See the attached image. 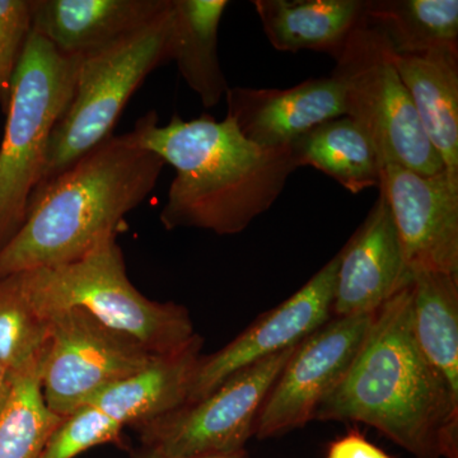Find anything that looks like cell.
Wrapping results in <instances>:
<instances>
[{
    "label": "cell",
    "mask_w": 458,
    "mask_h": 458,
    "mask_svg": "<svg viewBox=\"0 0 458 458\" xmlns=\"http://www.w3.org/2000/svg\"><path fill=\"white\" fill-rule=\"evenodd\" d=\"M313 420L366 424L412 458H458V399L419 348L411 284L372 313L357 357Z\"/></svg>",
    "instance_id": "obj_1"
},
{
    "label": "cell",
    "mask_w": 458,
    "mask_h": 458,
    "mask_svg": "<svg viewBox=\"0 0 458 458\" xmlns=\"http://www.w3.org/2000/svg\"><path fill=\"white\" fill-rule=\"evenodd\" d=\"M144 149L174 168V179L162 209L167 231L197 228L219 236L245 231L278 200L297 170L291 148H267L247 140L233 120L210 114L158 125L149 111L135 123Z\"/></svg>",
    "instance_id": "obj_2"
},
{
    "label": "cell",
    "mask_w": 458,
    "mask_h": 458,
    "mask_svg": "<svg viewBox=\"0 0 458 458\" xmlns=\"http://www.w3.org/2000/svg\"><path fill=\"white\" fill-rule=\"evenodd\" d=\"M165 165L132 131L108 138L33 190L22 227L0 250V278L73 262L117 238Z\"/></svg>",
    "instance_id": "obj_3"
},
{
    "label": "cell",
    "mask_w": 458,
    "mask_h": 458,
    "mask_svg": "<svg viewBox=\"0 0 458 458\" xmlns=\"http://www.w3.org/2000/svg\"><path fill=\"white\" fill-rule=\"evenodd\" d=\"M16 276L44 318L64 310H83L107 327L137 340L152 355L182 351L199 336L185 307L156 302L131 284L116 238L73 262Z\"/></svg>",
    "instance_id": "obj_4"
},
{
    "label": "cell",
    "mask_w": 458,
    "mask_h": 458,
    "mask_svg": "<svg viewBox=\"0 0 458 458\" xmlns=\"http://www.w3.org/2000/svg\"><path fill=\"white\" fill-rule=\"evenodd\" d=\"M174 38L171 0L170 7L140 31L81 59L73 98L51 134L36 189L113 137L132 93L155 69L171 62Z\"/></svg>",
    "instance_id": "obj_5"
},
{
    "label": "cell",
    "mask_w": 458,
    "mask_h": 458,
    "mask_svg": "<svg viewBox=\"0 0 458 458\" xmlns=\"http://www.w3.org/2000/svg\"><path fill=\"white\" fill-rule=\"evenodd\" d=\"M80 57L62 55L31 31L9 84L0 147V250L25 222L51 134L74 95Z\"/></svg>",
    "instance_id": "obj_6"
},
{
    "label": "cell",
    "mask_w": 458,
    "mask_h": 458,
    "mask_svg": "<svg viewBox=\"0 0 458 458\" xmlns=\"http://www.w3.org/2000/svg\"><path fill=\"white\" fill-rule=\"evenodd\" d=\"M331 75L342 87L346 116L369 134L384 165H399L427 176L445 171L401 81L393 47L367 17L352 33Z\"/></svg>",
    "instance_id": "obj_7"
},
{
    "label": "cell",
    "mask_w": 458,
    "mask_h": 458,
    "mask_svg": "<svg viewBox=\"0 0 458 458\" xmlns=\"http://www.w3.org/2000/svg\"><path fill=\"white\" fill-rule=\"evenodd\" d=\"M297 345L238 370L204 399L135 427L144 450L182 458L246 450L262 405Z\"/></svg>",
    "instance_id": "obj_8"
},
{
    "label": "cell",
    "mask_w": 458,
    "mask_h": 458,
    "mask_svg": "<svg viewBox=\"0 0 458 458\" xmlns=\"http://www.w3.org/2000/svg\"><path fill=\"white\" fill-rule=\"evenodd\" d=\"M47 318L50 336L41 364V390L45 403L59 417H68L157 357L83 310H64Z\"/></svg>",
    "instance_id": "obj_9"
},
{
    "label": "cell",
    "mask_w": 458,
    "mask_h": 458,
    "mask_svg": "<svg viewBox=\"0 0 458 458\" xmlns=\"http://www.w3.org/2000/svg\"><path fill=\"white\" fill-rule=\"evenodd\" d=\"M370 318H333L295 346L262 405L255 437L276 438L313 421L319 403L357 357Z\"/></svg>",
    "instance_id": "obj_10"
},
{
    "label": "cell",
    "mask_w": 458,
    "mask_h": 458,
    "mask_svg": "<svg viewBox=\"0 0 458 458\" xmlns=\"http://www.w3.org/2000/svg\"><path fill=\"white\" fill-rule=\"evenodd\" d=\"M339 255L284 302L258 318L221 351L201 355L188 403L212 394L228 377L286 351L333 318Z\"/></svg>",
    "instance_id": "obj_11"
},
{
    "label": "cell",
    "mask_w": 458,
    "mask_h": 458,
    "mask_svg": "<svg viewBox=\"0 0 458 458\" xmlns=\"http://www.w3.org/2000/svg\"><path fill=\"white\" fill-rule=\"evenodd\" d=\"M379 190L386 195L406 265L419 271L458 276V176H427L385 165Z\"/></svg>",
    "instance_id": "obj_12"
},
{
    "label": "cell",
    "mask_w": 458,
    "mask_h": 458,
    "mask_svg": "<svg viewBox=\"0 0 458 458\" xmlns=\"http://www.w3.org/2000/svg\"><path fill=\"white\" fill-rule=\"evenodd\" d=\"M333 318L372 315L411 284L399 233L384 192L339 252Z\"/></svg>",
    "instance_id": "obj_13"
},
{
    "label": "cell",
    "mask_w": 458,
    "mask_h": 458,
    "mask_svg": "<svg viewBox=\"0 0 458 458\" xmlns=\"http://www.w3.org/2000/svg\"><path fill=\"white\" fill-rule=\"evenodd\" d=\"M227 116L261 147H288L319 123L345 114L343 90L333 75L310 78L286 89L229 87Z\"/></svg>",
    "instance_id": "obj_14"
},
{
    "label": "cell",
    "mask_w": 458,
    "mask_h": 458,
    "mask_svg": "<svg viewBox=\"0 0 458 458\" xmlns=\"http://www.w3.org/2000/svg\"><path fill=\"white\" fill-rule=\"evenodd\" d=\"M171 0H31L32 31L62 55L89 56L140 31Z\"/></svg>",
    "instance_id": "obj_15"
},
{
    "label": "cell",
    "mask_w": 458,
    "mask_h": 458,
    "mask_svg": "<svg viewBox=\"0 0 458 458\" xmlns=\"http://www.w3.org/2000/svg\"><path fill=\"white\" fill-rule=\"evenodd\" d=\"M201 348L203 339L198 336L182 351L157 355L140 372L101 391L89 403L123 428L164 417L188 403Z\"/></svg>",
    "instance_id": "obj_16"
},
{
    "label": "cell",
    "mask_w": 458,
    "mask_h": 458,
    "mask_svg": "<svg viewBox=\"0 0 458 458\" xmlns=\"http://www.w3.org/2000/svg\"><path fill=\"white\" fill-rule=\"evenodd\" d=\"M252 4L274 49L316 51L336 60L366 18L367 0H255Z\"/></svg>",
    "instance_id": "obj_17"
},
{
    "label": "cell",
    "mask_w": 458,
    "mask_h": 458,
    "mask_svg": "<svg viewBox=\"0 0 458 458\" xmlns=\"http://www.w3.org/2000/svg\"><path fill=\"white\" fill-rule=\"evenodd\" d=\"M394 65L445 170L458 176V51L399 55Z\"/></svg>",
    "instance_id": "obj_18"
},
{
    "label": "cell",
    "mask_w": 458,
    "mask_h": 458,
    "mask_svg": "<svg viewBox=\"0 0 458 458\" xmlns=\"http://www.w3.org/2000/svg\"><path fill=\"white\" fill-rule=\"evenodd\" d=\"M289 148L298 168L310 165L324 172L352 194L379 188L384 164L378 150L346 114L319 123Z\"/></svg>",
    "instance_id": "obj_19"
},
{
    "label": "cell",
    "mask_w": 458,
    "mask_h": 458,
    "mask_svg": "<svg viewBox=\"0 0 458 458\" xmlns=\"http://www.w3.org/2000/svg\"><path fill=\"white\" fill-rule=\"evenodd\" d=\"M227 0H174V57L204 107H216L229 89L218 54V31Z\"/></svg>",
    "instance_id": "obj_20"
},
{
    "label": "cell",
    "mask_w": 458,
    "mask_h": 458,
    "mask_svg": "<svg viewBox=\"0 0 458 458\" xmlns=\"http://www.w3.org/2000/svg\"><path fill=\"white\" fill-rule=\"evenodd\" d=\"M411 315L419 348L458 399V276L412 274Z\"/></svg>",
    "instance_id": "obj_21"
},
{
    "label": "cell",
    "mask_w": 458,
    "mask_h": 458,
    "mask_svg": "<svg viewBox=\"0 0 458 458\" xmlns=\"http://www.w3.org/2000/svg\"><path fill=\"white\" fill-rule=\"evenodd\" d=\"M366 17L399 55L458 51L457 0H367Z\"/></svg>",
    "instance_id": "obj_22"
},
{
    "label": "cell",
    "mask_w": 458,
    "mask_h": 458,
    "mask_svg": "<svg viewBox=\"0 0 458 458\" xmlns=\"http://www.w3.org/2000/svg\"><path fill=\"white\" fill-rule=\"evenodd\" d=\"M50 322L30 302L16 274L0 278V363L13 378L40 373Z\"/></svg>",
    "instance_id": "obj_23"
},
{
    "label": "cell",
    "mask_w": 458,
    "mask_h": 458,
    "mask_svg": "<svg viewBox=\"0 0 458 458\" xmlns=\"http://www.w3.org/2000/svg\"><path fill=\"white\" fill-rule=\"evenodd\" d=\"M62 420L45 403L40 373L16 377L0 411V458H41Z\"/></svg>",
    "instance_id": "obj_24"
},
{
    "label": "cell",
    "mask_w": 458,
    "mask_h": 458,
    "mask_svg": "<svg viewBox=\"0 0 458 458\" xmlns=\"http://www.w3.org/2000/svg\"><path fill=\"white\" fill-rule=\"evenodd\" d=\"M123 428L102 410L87 403L63 418L41 458H74L96 445L117 442Z\"/></svg>",
    "instance_id": "obj_25"
},
{
    "label": "cell",
    "mask_w": 458,
    "mask_h": 458,
    "mask_svg": "<svg viewBox=\"0 0 458 458\" xmlns=\"http://www.w3.org/2000/svg\"><path fill=\"white\" fill-rule=\"evenodd\" d=\"M31 31V2L0 0V92H9V84Z\"/></svg>",
    "instance_id": "obj_26"
},
{
    "label": "cell",
    "mask_w": 458,
    "mask_h": 458,
    "mask_svg": "<svg viewBox=\"0 0 458 458\" xmlns=\"http://www.w3.org/2000/svg\"><path fill=\"white\" fill-rule=\"evenodd\" d=\"M327 458H393L369 442L363 434L351 430L330 443Z\"/></svg>",
    "instance_id": "obj_27"
},
{
    "label": "cell",
    "mask_w": 458,
    "mask_h": 458,
    "mask_svg": "<svg viewBox=\"0 0 458 458\" xmlns=\"http://www.w3.org/2000/svg\"><path fill=\"white\" fill-rule=\"evenodd\" d=\"M13 381V377H12L7 369L0 363V411H2L3 406L5 405L9 394H11Z\"/></svg>",
    "instance_id": "obj_28"
},
{
    "label": "cell",
    "mask_w": 458,
    "mask_h": 458,
    "mask_svg": "<svg viewBox=\"0 0 458 458\" xmlns=\"http://www.w3.org/2000/svg\"><path fill=\"white\" fill-rule=\"evenodd\" d=\"M137 458H182V457H165L159 454H152V452L143 450L140 456ZM189 458H250L246 450L236 452V454H218V456H205V457H189Z\"/></svg>",
    "instance_id": "obj_29"
}]
</instances>
